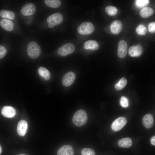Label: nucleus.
Wrapping results in <instances>:
<instances>
[{"label":"nucleus","mask_w":155,"mask_h":155,"mask_svg":"<svg viewBox=\"0 0 155 155\" xmlns=\"http://www.w3.org/2000/svg\"><path fill=\"white\" fill-rule=\"evenodd\" d=\"M127 42L124 40H121L118 44L117 54L121 58L125 57L127 54Z\"/></svg>","instance_id":"nucleus-9"},{"label":"nucleus","mask_w":155,"mask_h":155,"mask_svg":"<svg viewBox=\"0 0 155 155\" xmlns=\"http://www.w3.org/2000/svg\"><path fill=\"white\" fill-rule=\"evenodd\" d=\"M120 103L123 107L127 108L129 106L128 100L127 98L122 96L120 99Z\"/></svg>","instance_id":"nucleus-28"},{"label":"nucleus","mask_w":155,"mask_h":155,"mask_svg":"<svg viewBox=\"0 0 155 155\" xmlns=\"http://www.w3.org/2000/svg\"><path fill=\"white\" fill-rule=\"evenodd\" d=\"M151 144L154 146L155 145V136H154L150 139Z\"/></svg>","instance_id":"nucleus-31"},{"label":"nucleus","mask_w":155,"mask_h":155,"mask_svg":"<svg viewBox=\"0 0 155 155\" xmlns=\"http://www.w3.org/2000/svg\"><path fill=\"white\" fill-rule=\"evenodd\" d=\"M123 24L121 22L118 20L113 21L110 26V30L112 33L117 34L119 33L122 30Z\"/></svg>","instance_id":"nucleus-11"},{"label":"nucleus","mask_w":155,"mask_h":155,"mask_svg":"<svg viewBox=\"0 0 155 155\" xmlns=\"http://www.w3.org/2000/svg\"><path fill=\"white\" fill-rule=\"evenodd\" d=\"M81 154L82 155H95V152L92 149L84 148L82 150Z\"/></svg>","instance_id":"nucleus-26"},{"label":"nucleus","mask_w":155,"mask_h":155,"mask_svg":"<svg viewBox=\"0 0 155 155\" xmlns=\"http://www.w3.org/2000/svg\"><path fill=\"white\" fill-rule=\"evenodd\" d=\"M1 112L4 117L8 118L13 117L16 113L15 109L13 107L9 106L3 107L2 109Z\"/></svg>","instance_id":"nucleus-14"},{"label":"nucleus","mask_w":155,"mask_h":155,"mask_svg":"<svg viewBox=\"0 0 155 155\" xmlns=\"http://www.w3.org/2000/svg\"><path fill=\"white\" fill-rule=\"evenodd\" d=\"M148 30L150 33H153L155 32V22H153L150 23L148 26Z\"/></svg>","instance_id":"nucleus-30"},{"label":"nucleus","mask_w":155,"mask_h":155,"mask_svg":"<svg viewBox=\"0 0 155 155\" xmlns=\"http://www.w3.org/2000/svg\"><path fill=\"white\" fill-rule=\"evenodd\" d=\"M2 151L1 147V146L0 145V154H1Z\"/></svg>","instance_id":"nucleus-33"},{"label":"nucleus","mask_w":155,"mask_h":155,"mask_svg":"<svg viewBox=\"0 0 155 155\" xmlns=\"http://www.w3.org/2000/svg\"><path fill=\"white\" fill-rule=\"evenodd\" d=\"M127 123V120L124 117H120L116 119L111 125L112 129L115 131H117L123 128Z\"/></svg>","instance_id":"nucleus-5"},{"label":"nucleus","mask_w":155,"mask_h":155,"mask_svg":"<svg viewBox=\"0 0 155 155\" xmlns=\"http://www.w3.org/2000/svg\"><path fill=\"white\" fill-rule=\"evenodd\" d=\"M45 4L48 7L52 8H57L61 4V1L59 0H45Z\"/></svg>","instance_id":"nucleus-22"},{"label":"nucleus","mask_w":155,"mask_h":155,"mask_svg":"<svg viewBox=\"0 0 155 155\" xmlns=\"http://www.w3.org/2000/svg\"><path fill=\"white\" fill-rule=\"evenodd\" d=\"M57 154V155H74V151L71 146L66 145L62 146L59 149Z\"/></svg>","instance_id":"nucleus-10"},{"label":"nucleus","mask_w":155,"mask_h":155,"mask_svg":"<svg viewBox=\"0 0 155 155\" xmlns=\"http://www.w3.org/2000/svg\"><path fill=\"white\" fill-rule=\"evenodd\" d=\"M0 26L5 30L11 31L13 30L14 26L13 22L9 20L3 19L0 21Z\"/></svg>","instance_id":"nucleus-16"},{"label":"nucleus","mask_w":155,"mask_h":155,"mask_svg":"<svg viewBox=\"0 0 155 155\" xmlns=\"http://www.w3.org/2000/svg\"><path fill=\"white\" fill-rule=\"evenodd\" d=\"M27 52L29 56L32 59L38 57L41 53V49L39 45L35 42H30L27 47Z\"/></svg>","instance_id":"nucleus-2"},{"label":"nucleus","mask_w":155,"mask_h":155,"mask_svg":"<svg viewBox=\"0 0 155 155\" xmlns=\"http://www.w3.org/2000/svg\"><path fill=\"white\" fill-rule=\"evenodd\" d=\"M142 123L146 128H151L154 124V120L153 116L150 114L144 115L142 118Z\"/></svg>","instance_id":"nucleus-15"},{"label":"nucleus","mask_w":155,"mask_h":155,"mask_svg":"<svg viewBox=\"0 0 155 155\" xmlns=\"http://www.w3.org/2000/svg\"><path fill=\"white\" fill-rule=\"evenodd\" d=\"M36 7L32 3H28L23 6L21 10L22 14L24 16H31L36 11Z\"/></svg>","instance_id":"nucleus-8"},{"label":"nucleus","mask_w":155,"mask_h":155,"mask_svg":"<svg viewBox=\"0 0 155 155\" xmlns=\"http://www.w3.org/2000/svg\"><path fill=\"white\" fill-rule=\"evenodd\" d=\"M0 16L2 18L13 20L15 18V15L14 13L12 11L2 10L0 12Z\"/></svg>","instance_id":"nucleus-21"},{"label":"nucleus","mask_w":155,"mask_h":155,"mask_svg":"<svg viewBox=\"0 0 155 155\" xmlns=\"http://www.w3.org/2000/svg\"><path fill=\"white\" fill-rule=\"evenodd\" d=\"M7 49L5 47L2 45H0V59L3 58L6 55Z\"/></svg>","instance_id":"nucleus-29"},{"label":"nucleus","mask_w":155,"mask_h":155,"mask_svg":"<svg viewBox=\"0 0 155 155\" xmlns=\"http://www.w3.org/2000/svg\"><path fill=\"white\" fill-rule=\"evenodd\" d=\"M38 72L40 75L45 80H48L50 79V73L49 70L45 67H40L38 69Z\"/></svg>","instance_id":"nucleus-20"},{"label":"nucleus","mask_w":155,"mask_h":155,"mask_svg":"<svg viewBox=\"0 0 155 155\" xmlns=\"http://www.w3.org/2000/svg\"><path fill=\"white\" fill-rule=\"evenodd\" d=\"M127 82V80L125 78H122L115 85V89L117 90L122 89L125 87Z\"/></svg>","instance_id":"nucleus-24"},{"label":"nucleus","mask_w":155,"mask_h":155,"mask_svg":"<svg viewBox=\"0 0 155 155\" xmlns=\"http://www.w3.org/2000/svg\"><path fill=\"white\" fill-rule=\"evenodd\" d=\"M48 26L49 27V28H53L54 27V26H53V25L51 24H48Z\"/></svg>","instance_id":"nucleus-32"},{"label":"nucleus","mask_w":155,"mask_h":155,"mask_svg":"<svg viewBox=\"0 0 155 155\" xmlns=\"http://www.w3.org/2000/svg\"><path fill=\"white\" fill-rule=\"evenodd\" d=\"M99 47L97 42L94 40H89L85 42L84 45V49L87 50H96Z\"/></svg>","instance_id":"nucleus-17"},{"label":"nucleus","mask_w":155,"mask_h":155,"mask_svg":"<svg viewBox=\"0 0 155 155\" xmlns=\"http://www.w3.org/2000/svg\"><path fill=\"white\" fill-rule=\"evenodd\" d=\"M118 9L115 7L108 5L105 8L106 13L110 16H114L116 15L118 12Z\"/></svg>","instance_id":"nucleus-23"},{"label":"nucleus","mask_w":155,"mask_h":155,"mask_svg":"<svg viewBox=\"0 0 155 155\" xmlns=\"http://www.w3.org/2000/svg\"><path fill=\"white\" fill-rule=\"evenodd\" d=\"M28 128V124L24 120H21L18 123L17 131L18 134L21 136H24L26 131Z\"/></svg>","instance_id":"nucleus-12"},{"label":"nucleus","mask_w":155,"mask_h":155,"mask_svg":"<svg viewBox=\"0 0 155 155\" xmlns=\"http://www.w3.org/2000/svg\"><path fill=\"white\" fill-rule=\"evenodd\" d=\"M135 31L136 33L138 35H144L147 33V28L144 25L140 24L137 27Z\"/></svg>","instance_id":"nucleus-25"},{"label":"nucleus","mask_w":155,"mask_h":155,"mask_svg":"<svg viewBox=\"0 0 155 155\" xmlns=\"http://www.w3.org/2000/svg\"><path fill=\"white\" fill-rule=\"evenodd\" d=\"M75 49L74 44L72 43H69L64 45L59 48L57 51V53L59 55L65 56L73 53Z\"/></svg>","instance_id":"nucleus-4"},{"label":"nucleus","mask_w":155,"mask_h":155,"mask_svg":"<svg viewBox=\"0 0 155 155\" xmlns=\"http://www.w3.org/2000/svg\"><path fill=\"white\" fill-rule=\"evenodd\" d=\"M142 47L140 45H136L131 46L129 50V54L133 57H138L142 53Z\"/></svg>","instance_id":"nucleus-13"},{"label":"nucleus","mask_w":155,"mask_h":155,"mask_svg":"<svg viewBox=\"0 0 155 155\" xmlns=\"http://www.w3.org/2000/svg\"><path fill=\"white\" fill-rule=\"evenodd\" d=\"M153 9L149 7H146L142 9L140 11L141 16L144 18H148L151 16L154 13Z\"/></svg>","instance_id":"nucleus-19"},{"label":"nucleus","mask_w":155,"mask_h":155,"mask_svg":"<svg viewBox=\"0 0 155 155\" xmlns=\"http://www.w3.org/2000/svg\"><path fill=\"white\" fill-rule=\"evenodd\" d=\"M19 155H26L24 154H20Z\"/></svg>","instance_id":"nucleus-34"},{"label":"nucleus","mask_w":155,"mask_h":155,"mask_svg":"<svg viewBox=\"0 0 155 155\" xmlns=\"http://www.w3.org/2000/svg\"><path fill=\"white\" fill-rule=\"evenodd\" d=\"M149 3L148 0H137L136 1L135 4L139 7H142L146 6Z\"/></svg>","instance_id":"nucleus-27"},{"label":"nucleus","mask_w":155,"mask_h":155,"mask_svg":"<svg viewBox=\"0 0 155 155\" xmlns=\"http://www.w3.org/2000/svg\"><path fill=\"white\" fill-rule=\"evenodd\" d=\"M94 30V25L90 22H84L78 28V32L82 35H88L92 33Z\"/></svg>","instance_id":"nucleus-3"},{"label":"nucleus","mask_w":155,"mask_h":155,"mask_svg":"<svg viewBox=\"0 0 155 155\" xmlns=\"http://www.w3.org/2000/svg\"><path fill=\"white\" fill-rule=\"evenodd\" d=\"M75 77V75L73 72L70 71L67 73L63 78L62 80V84L66 87L70 86L74 82Z\"/></svg>","instance_id":"nucleus-7"},{"label":"nucleus","mask_w":155,"mask_h":155,"mask_svg":"<svg viewBox=\"0 0 155 155\" xmlns=\"http://www.w3.org/2000/svg\"><path fill=\"white\" fill-rule=\"evenodd\" d=\"M63 16L61 14L57 13L49 16L47 21L49 24L54 26L61 23L63 21Z\"/></svg>","instance_id":"nucleus-6"},{"label":"nucleus","mask_w":155,"mask_h":155,"mask_svg":"<svg viewBox=\"0 0 155 155\" xmlns=\"http://www.w3.org/2000/svg\"><path fill=\"white\" fill-rule=\"evenodd\" d=\"M132 144V140L129 137L121 138L118 142L119 146L123 148H129L131 146Z\"/></svg>","instance_id":"nucleus-18"},{"label":"nucleus","mask_w":155,"mask_h":155,"mask_svg":"<svg viewBox=\"0 0 155 155\" xmlns=\"http://www.w3.org/2000/svg\"><path fill=\"white\" fill-rule=\"evenodd\" d=\"M88 119V116L86 111L80 109L76 112L72 118V121L75 125L81 127L85 125Z\"/></svg>","instance_id":"nucleus-1"}]
</instances>
